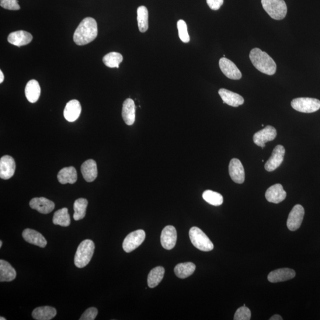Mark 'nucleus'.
<instances>
[{"label": "nucleus", "instance_id": "obj_1", "mask_svg": "<svg viewBox=\"0 0 320 320\" xmlns=\"http://www.w3.org/2000/svg\"><path fill=\"white\" fill-rule=\"evenodd\" d=\"M98 34V28L95 19L92 17H86L79 23L75 31L73 39L79 46L92 43Z\"/></svg>", "mask_w": 320, "mask_h": 320}, {"label": "nucleus", "instance_id": "obj_2", "mask_svg": "<svg viewBox=\"0 0 320 320\" xmlns=\"http://www.w3.org/2000/svg\"><path fill=\"white\" fill-rule=\"evenodd\" d=\"M249 57L255 67L261 72L269 75L275 74V62L266 52L259 48H254L250 51Z\"/></svg>", "mask_w": 320, "mask_h": 320}, {"label": "nucleus", "instance_id": "obj_3", "mask_svg": "<svg viewBox=\"0 0 320 320\" xmlns=\"http://www.w3.org/2000/svg\"><path fill=\"white\" fill-rule=\"evenodd\" d=\"M95 249V243L92 240L85 239L80 243L74 257L76 267L83 268L88 265L92 258Z\"/></svg>", "mask_w": 320, "mask_h": 320}, {"label": "nucleus", "instance_id": "obj_4", "mask_svg": "<svg viewBox=\"0 0 320 320\" xmlns=\"http://www.w3.org/2000/svg\"><path fill=\"white\" fill-rule=\"evenodd\" d=\"M264 10L272 19L280 20L285 18L287 13V6L284 0H262Z\"/></svg>", "mask_w": 320, "mask_h": 320}, {"label": "nucleus", "instance_id": "obj_5", "mask_svg": "<svg viewBox=\"0 0 320 320\" xmlns=\"http://www.w3.org/2000/svg\"><path fill=\"white\" fill-rule=\"evenodd\" d=\"M189 237L192 245L201 251L210 252L214 249L213 243L199 228H191L189 231Z\"/></svg>", "mask_w": 320, "mask_h": 320}, {"label": "nucleus", "instance_id": "obj_6", "mask_svg": "<svg viewBox=\"0 0 320 320\" xmlns=\"http://www.w3.org/2000/svg\"><path fill=\"white\" fill-rule=\"evenodd\" d=\"M292 108L298 112L311 113L320 109V101L309 97H300L292 101Z\"/></svg>", "mask_w": 320, "mask_h": 320}, {"label": "nucleus", "instance_id": "obj_7", "mask_svg": "<svg viewBox=\"0 0 320 320\" xmlns=\"http://www.w3.org/2000/svg\"><path fill=\"white\" fill-rule=\"evenodd\" d=\"M145 232L142 229L132 232L129 234L123 242V249L125 252L131 253L142 245L145 239Z\"/></svg>", "mask_w": 320, "mask_h": 320}, {"label": "nucleus", "instance_id": "obj_8", "mask_svg": "<svg viewBox=\"0 0 320 320\" xmlns=\"http://www.w3.org/2000/svg\"><path fill=\"white\" fill-rule=\"evenodd\" d=\"M304 214V208L301 205H296L292 208L287 220V227L290 231H295L300 228Z\"/></svg>", "mask_w": 320, "mask_h": 320}, {"label": "nucleus", "instance_id": "obj_9", "mask_svg": "<svg viewBox=\"0 0 320 320\" xmlns=\"http://www.w3.org/2000/svg\"><path fill=\"white\" fill-rule=\"evenodd\" d=\"M276 135V129L268 125L254 135L253 141L259 147L264 148L266 142L274 140Z\"/></svg>", "mask_w": 320, "mask_h": 320}, {"label": "nucleus", "instance_id": "obj_10", "mask_svg": "<svg viewBox=\"0 0 320 320\" xmlns=\"http://www.w3.org/2000/svg\"><path fill=\"white\" fill-rule=\"evenodd\" d=\"M285 154V149L284 146L278 145L274 148L272 155L267 160L264 168L267 172H273L279 168L283 163Z\"/></svg>", "mask_w": 320, "mask_h": 320}, {"label": "nucleus", "instance_id": "obj_11", "mask_svg": "<svg viewBox=\"0 0 320 320\" xmlns=\"http://www.w3.org/2000/svg\"><path fill=\"white\" fill-rule=\"evenodd\" d=\"M219 65L223 74L229 79L237 80L242 78L241 71L234 62L225 57L220 59Z\"/></svg>", "mask_w": 320, "mask_h": 320}, {"label": "nucleus", "instance_id": "obj_12", "mask_svg": "<svg viewBox=\"0 0 320 320\" xmlns=\"http://www.w3.org/2000/svg\"><path fill=\"white\" fill-rule=\"evenodd\" d=\"M229 174L236 183L242 184L245 180V172L242 163L237 158H232L229 165Z\"/></svg>", "mask_w": 320, "mask_h": 320}, {"label": "nucleus", "instance_id": "obj_13", "mask_svg": "<svg viewBox=\"0 0 320 320\" xmlns=\"http://www.w3.org/2000/svg\"><path fill=\"white\" fill-rule=\"evenodd\" d=\"M16 170L15 159L10 155L2 156L0 159V177L8 180L14 175Z\"/></svg>", "mask_w": 320, "mask_h": 320}, {"label": "nucleus", "instance_id": "obj_14", "mask_svg": "<svg viewBox=\"0 0 320 320\" xmlns=\"http://www.w3.org/2000/svg\"><path fill=\"white\" fill-rule=\"evenodd\" d=\"M177 231L173 226H167L162 232L161 243L163 248L166 250H172L176 246Z\"/></svg>", "mask_w": 320, "mask_h": 320}, {"label": "nucleus", "instance_id": "obj_15", "mask_svg": "<svg viewBox=\"0 0 320 320\" xmlns=\"http://www.w3.org/2000/svg\"><path fill=\"white\" fill-rule=\"evenodd\" d=\"M29 205L33 210H35L43 214H50L55 208V204L53 202L44 197L33 198L30 201Z\"/></svg>", "mask_w": 320, "mask_h": 320}, {"label": "nucleus", "instance_id": "obj_16", "mask_svg": "<svg viewBox=\"0 0 320 320\" xmlns=\"http://www.w3.org/2000/svg\"><path fill=\"white\" fill-rule=\"evenodd\" d=\"M265 197L267 201L273 204H279L285 199L287 192L281 184H276L266 190Z\"/></svg>", "mask_w": 320, "mask_h": 320}, {"label": "nucleus", "instance_id": "obj_17", "mask_svg": "<svg viewBox=\"0 0 320 320\" xmlns=\"http://www.w3.org/2000/svg\"><path fill=\"white\" fill-rule=\"evenodd\" d=\"M32 39V34L24 30L16 31L10 33L8 39L10 44L18 47L30 44Z\"/></svg>", "mask_w": 320, "mask_h": 320}, {"label": "nucleus", "instance_id": "obj_18", "mask_svg": "<svg viewBox=\"0 0 320 320\" xmlns=\"http://www.w3.org/2000/svg\"><path fill=\"white\" fill-rule=\"evenodd\" d=\"M296 275L295 270L289 268H282L272 271L267 276V279L272 283H281L293 279Z\"/></svg>", "mask_w": 320, "mask_h": 320}, {"label": "nucleus", "instance_id": "obj_19", "mask_svg": "<svg viewBox=\"0 0 320 320\" xmlns=\"http://www.w3.org/2000/svg\"><path fill=\"white\" fill-rule=\"evenodd\" d=\"M23 237L27 243L44 248L47 245V241L44 236L34 229L27 228L22 233Z\"/></svg>", "mask_w": 320, "mask_h": 320}, {"label": "nucleus", "instance_id": "obj_20", "mask_svg": "<svg viewBox=\"0 0 320 320\" xmlns=\"http://www.w3.org/2000/svg\"><path fill=\"white\" fill-rule=\"evenodd\" d=\"M218 93L223 100V103L227 104L229 106L236 107L242 105L245 102V100L242 96L228 90L221 89L219 90Z\"/></svg>", "mask_w": 320, "mask_h": 320}, {"label": "nucleus", "instance_id": "obj_21", "mask_svg": "<svg viewBox=\"0 0 320 320\" xmlns=\"http://www.w3.org/2000/svg\"><path fill=\"white\" fill-rule=\"evenodd\" d=\"M82 112V106L78 100H72L66 104L64 116L65 119L73 123L79 117Z\"/></svg>", "mask_w": 320, "mask_h": 320}, {"label": "nucleus", "instance_id": "obj_22", "mask_svg": "<svg viewBox=\"0 0 320 320\" xmlns=\"http://www.w3.org/2000/svg\"><path fill=\"white\" fill-rule=\"evenodd\" d=\"M81 171L83 177L87 182H93L98 175L96 162L92 159L87 160L82 165Z\"/></svg>", "mask_w": 320, "mask_h": 320}, {"label": "nucleus", "instance_id": "obj_23", "mask_svg": "<svg viewBox=\"0 0 320 320\" xmlns=\"http://www.w3.org/2000/svg\"><path fill=\"white\" fill-rule=\"evenodd\" d=\"M135 104L134 100L127 99L123 104V119L127 125L131 126L134 124L135 121Z\"/></svg>", "mask_w": 320, "mask_h": 320}, {"label": "nucleus", "instance_id": "obj_24", "mask_svg": "<svg viewBox=\"0 0 320 320\" xmlns=\"http://www.w3.org/2000/svg\"><path fill=\"white\" fill-rule=\"evenodd\" d=\"M41 92V87L36 80L32 79L27 83L25 88V95L30 103H36L39 99Z\"/></svg>", "mask_w": 320, "mask_h": 320}, {"label": "nucleus", "instance_id": "obj_25", "mask_svg": "<svg viewBox=\"0 0 320 320\" xmlns=\"http://www.w3.org/2000/svg\"><path fill=\"white\" fill-rule=\"evenodd\" d=\"M59 182L62 184H74L77 180V173L74 167L65 168L58 174Z\"/></svg>", "mask_w": 320, "mask_h": 320}, {"label": "nucleus", "instance_id": "obj_26", "mask_svg": "<svg viewBox=\"0 0 320 320\" xmlns=\"http://www.w3.org/2000/svg\"><path fill=\"white\" fill-rule=\"evenodd\" d=\"M57 315V310L50 306L37 307L34 309L32 316L37 320H50Z\"/></svg>", "mask_w": 320, "mask_h": 320}, {"label": "nucleus", "instance_id": "obj_27", "mask_svg": "<svg viewBox=\"0 0 320 320\" xmlns=\"http://www.w3.org/2000/svg\"><path fill=\"white\" fill-rule=\"evenodd\" d=\"M16 274L11 264L5 260H0V281L11 282L15 279Z\"/></svg>", "mask_w": 320, "mask_h": 320}, {"label": "nucleus", "instance_id": "obj_28", "mask_svg": "<svg viewBox=\"0 0 320 320\" xmlns=\"http://www.w3.org/2000/svg\"><path fill=\"white\" fill-rule=\"evenodd\" d=\"M195 269V264L192 262L179 263L175 267V273L180 279H185L192 275Z\"/></svg>", "mask_w": 320, "mask_h": 320}, {"label": "nucleus", "instance_id": "obj_29", "mask_svg": "<svg viewBox=\"0 0 320 320\" xmlns=\"http://www.w3.org/2000/svg\"><path fill=\"white\" fill-rule=\"evenodd\" d=\"M165 270L162 266H158L152 269L148 276V285L150 288H155L161 283L164 277Z\"/></svg>", "mask_w": 320, "mask_h": 320}, {"label": "nucleus", "instance_id": "obj_30", "mask_svg": "<svg viewBox=\"0 0 320 320\" xmlns=\"http://www.w3.org/2000/svg\"><path fill=\"white\" fill-rule=\"evenodd\" d=\"M70 217L67 208H62L55 212L53 217V223L55 225L66 227L70 225Z\"/></svg>", "mask_w": 320, "mask_h": 320}, {"label": "nucleus", "instance_id": "obj_31", "mask_svg": "<svg viewBox=\"0 0 320 320\" xmlns=\"http://www.w3.org/2000/svg\"><path fill=\"white\" fill-rule=\"evenodd\" d=\"M138 28L140 32L144 33L148 29V11L145 6H140L137 9Z\"/></svg>", "mask_w": 320, "mask_h": 320}, {"label": "nucleus", "instance_id": "obj_32", "mask_svg": "<svg viewBox=\"0 0 320 320\" xmlns=\"http://www.w3.org/2000/svg\"><path fill=\"white\" fill-rule=\"evenodd\" d=\"M88 205V201L84 198H79L75 201L74 204V214L73 215L74 220L78 221L85 217Z\"/></svg>", "mask_w": 320, "mask_h": 320}, {"label": "nucleus", "instance_id": "obj_33", "mask_svg": "<svg viewBox=\"0 0 320 320\" xmlns=\"http://www.w3.org/2000/svg\"><path fill=\"white\" fill-rule=\"evenodd\" d=\"M123 61V55L115 52L106 54L103 58L104 65L109 68H119V64Z\"/></svg>", "mask_w": 320, "mask_h": 320}, {"label": "nucleus", "instance_id": "obj_34", "mask_svg": "<svg viewBox=\"0 0 320 320\" xmlns=\"http://www.w3.org/2000/svg\"><path fill=\"white\" fill-rule=\"evenodd\" d=\"M203 197L207 203L215 207L220 206L223 204V196L220 193L214 192V191L211 190L205 191Z\"/></svg>", "mask_w": 320, "mask_h": 320}, {"label": "nucleus", "instance_id": "obj_35", "mask_svg": "<svg viewBox=\"0 0 320 320\" xmlns=\"http://www.w3.org/2000/svg\"><path fill=\"white\" fill-rule=\"evenodd\" d=\"M177 29L179 31V36L181 41L184 43H188L190 41V37L187 31V26L185 22L183 20H180L177 22Z\"/></svg>", "mask_w": 320, "mask_h": 320}, {"label": "nucleus", "instance_id": "obj_36", "mask_svg": "<svg viewBox=\"0 0 320 320\" xmlns=\"http://www.w3.org/2000/svg\"><path fill=\"white\" fill-rule=\"evenodd\" d=\"M251 311L246 306L239 308L235 313L234 320H249L251 319Z\"/></svg>", "mask_w": 320, "mask_h": 320}, {"label": "nucleus", "instance_id": "obj_37", "mask_svg": "<svg viewBox=\"0 0 320 320\" xmlns=\"http://www.w3.org/2000/svg\"><path fill=\"white\" fill-rule=\"evenodd\" d=\"M17 0H0L2 8L9 10H19L20 7Z\"/></svg>", "mask_w": 320, "mask_h": 320}, {"label": "nucleus", "instance_id": "obj_38", "mask_svg": "<svg viewBox=\"0 0 320 320\" xmlns=\"http://www.w3.org/2000/svg\"><path fill=\"white\" fill-rule=\"evenodd\" d=\"M98 310L95 307L89 308L86 309L79 318L80 320H94L96 318Z\"/></svg>", "mask_w": 320, "mask_h": 320}, {"label": "nucleus", "instance_id": "obj_39", "mask_svg": "<svg viewBox=\"0 0 320 320\" xmlns=\"http://www.w3.org/2000/svg\"><path fill=\"white\" fill-rule=\"evenodd\" d=\"M207 2L211 9L218 10L223 5L224 0H207Z\"/></svg>", "mask_w": 320, "mask_h": 320}, {"label": "nucleus", "instance_id": "obj_40", "mask_svg": "<svg viewBox=\"0 0 320 320\" xmlns=\"http://www.w3.org/2000/svg\"><path fill=\"white\" fill-rule=\"evenodd\" d=\"M270 320H282L283 319V317L280 315L275 314L274 315L270 318Z\"/></svg>", "mask_w": 320, "mask_h": 320}, {"label": "nucleus", "instance_id": "obj_41", "mask_svg": "<svg viewBox=\"0 0 320 320\" xmlns=\"http://www.w3.org/2000/svg\"><path fill=\"white\" fill-rule=\"evenodd\" d=\"M5 76L2 71H0V83H2L4 81Z\"/></svg>", "mask_w": 320, "mask_h": 320}, {"label": "nucleus", "instance_id": "obj_42", "mask_svg": "<svg viewBox=\"0 0 320 320\" xmlns=\"http://www.w3.org/2000/svg\"><path fill=\"white\" fill-rule=\"evenodd\" d=\"M2 245H3V242L2 241H0V248H2Z\"/></svg>", "mask_w": 320, "mask_h": 320}, {"label": "nucleus", "instance_id": "obj_43", "mask_svg": "<svg viewBox=\"0 0 320 320\" xmlns=\"http://www.w3.org/2000/svg\"><path fill=\"white\" fill-rule=\"evenodd\" d=\"M0 319H1V320H6V319L4 317H2V316H1V317H0Z\"/></svg>", "mask_w": 320, "mask_h": 320}]
</instances>
